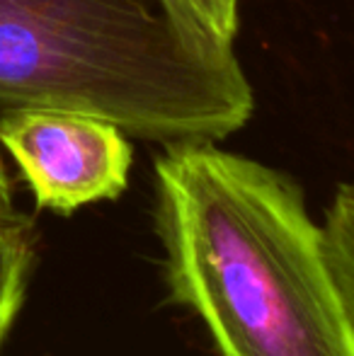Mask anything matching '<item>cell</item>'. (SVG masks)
<instances>
[{"mask_svg": "<svg viewBox=\"0 0 354 356\" xmlns=\"http://www.w3.org/2000/svg\"><path fill=\"white\" fill-rule=\"evenodd\" d=\"M34 262V230L29 218L0 233V349L22 310Z\"/></svg>", "mask_w": 354, "mask_h": 356, "instance_id": "obj_5", "label": "cell"}, {"mask_svg": "<svg viewBox=\"0 0 354 356\" xmlns=\"http://www.w3.org/2000/svg\"><path fill=\"white\" fill-rule=\"evenodd\" d=\"M158 5L199 51L233 54L241 0H158Z\"/></svg>", "mask_w": 354, "mask_h": 356, "instance_id": "obj_4", "label": "cell"}, {"mask_svg": "<svg viewBox=\"0 0 354 356\" xmlns=\"http://www.w3.org/2000/svg\"><path fill=\"white\" fill-rule=\"evenodd\" d=\"M95 114L127 136L223 141L248 124L252 88L236 54H204L158 0H0V112Z\"/></svg>", "mask_w": 354, "mask_h": 356, "instance_id": "obj_2", "label": "cell"}, {"mask_svg": "<svg viewBox=\"0 0 354 356\" xmlns=\"http://www.w3.org/2000/svg\"><path fill=\"white\" fill-rule=\"evenodd\" d=\"M325 248L354 313V182L337 187L323 220Z\"/></svg>", "mask_w": 354, "mask_h": 356, "instance_id": "obj_6", "label": "cell"}, {"mask_svg": "<svg viewBox=\"0 0 354 356\" xmlns=\"http://www.w3.org/2000/svg\"><path fill=\"white\" fill-rule=\"evenodd\" d=\"M27 216H22L15 207V192H13V179H10V172L5 168L3 160V148H0V233L13 225L22 223Z\"/></svg>", "mask_w": 354, "mask_h": 356, "instance_id": "obj_7", "label": "cell"}, {"mask_svg": "<svg viewBox=\"0 0 354 356\" xmlns=\"http://www.w3.org/2000/svg\"><path fill=\"white\" fill-rule=\"evenodd\" d=\"M170 298L216 356H354V313L289 175L214 141L166 145L153 165Z\"/></svg>", "mask_w": 354, "mask_h": 356, "instance_id": "obj_1", "label": "cell"}, {"mask_svg": "<svg viewBox=\"0 0 354 356\" xmlns=\"http://www.w3.org/2000/svg\"><path fill=\"white\" fill-rule=\"evenodd\" d=\"M0 148L17 165L37 207L56 213L117 199L134 158L129 136L112 122L56 107L3 109Z\"/></svg>", "mask_w": 354, "mask_h": 356, "instance_id": "obj_3", "label": "cell"}]
</instances>
